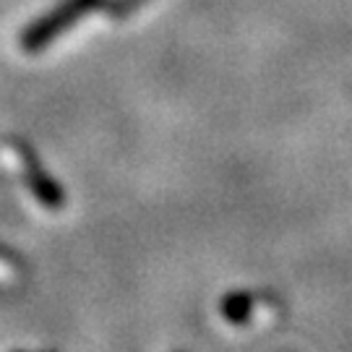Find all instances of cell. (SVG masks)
Wrapping results in <instances>:
<instances>
[{
  "label": "cell",
  "mask_w": 352,
  "mask_h": 352,
  "mask_svg": "<svg viewBox=\"0 0 352 352\" xmlns=\"http://www.w3.org/2000/svg\"><path fill=\"white\" fill-rule=\"evenodd\" d=\"M102 0H63L60 6H55L45 19H39L24 32V47L26 50H39L45 45H50L52 39L68 26H74L81 16H87L91 8H97Z\"/></svg>",
  "instance_id": "cell-1"
},
{
  "label": "cell",
  "mask_w": 352,
  "mask_h": 352,
  "mask_svg": "<svg viewBox=\"0 0 352 352\" xmlns=\"http://www.w3.org/2000/svg\"><path fill=\"white\" fill-rule=\"evenodd\" d=\"M26 154V175H29V186L34 190V196L39 199V204H45V206H50V209H58L60 206V190L55 183H50V177L45 175V170H39L37 162H34V157H32V151L21 146Z\"/></svg>",
  "instance_id": "cell-2"
}]
</instances>
